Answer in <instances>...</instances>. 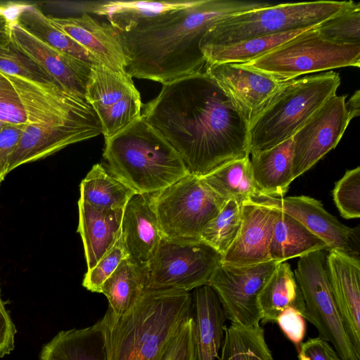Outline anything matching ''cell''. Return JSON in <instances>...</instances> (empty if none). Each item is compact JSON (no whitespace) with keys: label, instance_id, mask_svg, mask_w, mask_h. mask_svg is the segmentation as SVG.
Instances as JSON below:
<instances>
[{"label":"cell","instance_id":"obj_1","mask_svg":"<svg viewBox=\"0 0 360 360\" xmlns=\"http://www.w3.org/2000/svg\"><path fill=\"white\" fill-rule=\"evenodd\" d=\"M143 107V118L179 153L191 174L202 177L250 157L249 116L205 71L162 84Z\"/></svg>","mask_w":360,"mask_h":360},{"label":"cell","instance_id":"obj_2","mask_svg":"<svg viewBox=\"0 0 360 360\" xmlns=\"http://www.w3.org/2000/svg\"><path fill=\"white\" fill-rule=\"evenodd\" d=\"M271 4L237 0H199L191 6L143 20L127 32L115 30L131 77L162 84L205 71L200 44L217 22Z\"/></svg>","mask_w":360,"mask_h":360},{"label":"cell","instance_id":"obj_3","mask_svg":"<svg viewBox=\"0 0 360 360\" xmlns=\"http://www.w3.org/2000/svg\"><path fill=\"white\" fill-rule=\"evenodd\" d=\"M191 315L190 292L147 289L125 314L114 318L106 312L103 316L108 360H158Z\"/></svg>","mask_w":360,"mask_h":360},{"label":"cell","instance_id":"obj_4","mask_svg":"<svg viewBox=\"0 0 360 360\" xmlns=\"http://www.w3.org/2000/svg\"><path fill=\"white\" fill-rule=\"evenodd\" d=\"M107 169L136 194H153L190 174L179 153L141 116L105 140Z\"/></svg>","mask_w":360,"mask_h":360},{"label":"cell","instance_id":"obj_5","mask_svg":"<svg viewBox=\"0 0 360 360\" xmlns=\"http://www.w3.org/2000/svg\"><path fill=\"white\" fill-rule=\"evenodd\" d=\"M340 84L329 71L285 82L249 119L250 155L267 150L291 139Z\"/></svg>","mask_w":360,"mask_h":360},{"label":"cell","instance_id":"obj_6","mask_svg":"<svg viewBox=\"0 0 360 360\" xmlns=\"http://www.w3.org/2000/svg\"><path fill=\"white\" fill-rule=\"evenodd\" d=\"M353 1H317L269 5L221 19L202 39L200 49L251 38L310 29L333 17Z\"/></svg>","mask_w":360,"mask_h":360},{"label":"cell","instance_id":"obj_7","mask_svg":"<svg viewBox=\"0 0 360 360\" xmlns=\"http://www.w3.org/2000/svg\"><path fill=\"white\" fill-rule=\"evenodd\" d=\"M317 27L240 65L285 82L307 73L349 66L359 68L360 44L329 41L319 34Z\"/></svg>","mask_w":360,"mask_h":360},{"label":"cell","instance_id":"obj_8","mask_svg":"<svg viewBox=\"0 0 360 360\" xmlns=\"http://www.w3.org/2000/svg\"><path fill=\"white\" fill-rule=\"evenodd\" d=\"M327 250L299 257L293 273L302 292L304 318L318 330L319 337L333 345L344 360H360L345 328L333 292L327 264Z\"/></svg>","mask_w":360,"mask_h":360},{"label":"cell","instance_id":"obj_9","mask_svg":"<svg viewBox=\"0 0 360 360\" xmlns=\"http://www.w3.org/2000/svg\"><path fill=\"white\" fill-rule=\"evenodd\" d=\"M151 195L162 236L172 239H200L226 202L191 174Z\"/></svg>","mask_w":360,"mask_h":360},{"label":"cell","instance_id":"obj_10","mask_svg":"<svg viewBox=\"0 0 360 360\" xmlns=\"http://www.w3.org/2000/svg\"><path fill=\"white\" fill-rule=\"evenodd\" d=\"M222 255L201 239L162 236L148 264V289L190 292L209 285Z\"/></svg>","mask_w":360,"mask_h":360},{"label":"cell","instance_id":"obj_11","mask_svg":"<svg viewBox=\"0 0 360 360\" xmlns=\"http://www.w3.org/2000/svg\"><path fill=\"white\" fill-rule=\"evenodd\" d=\"M6 75L19 97L27 124L51 129L87 128L102 132L98 116L85 99L54 82Z\"/></svg>","mask_w":360,"mask_h":360},{"label":"cell","instance_id":"obj_12","mask_svg":"<svg viewBox=\"0 0 360 360\" xmlns=\"http://www.w3.org/2000/svg\"><path fill=\"white\" fill-rule=\"evenodd\" d=\"M85 99L96 112L105 140L141 117L143 103L132 77L103 65H93Z\"/></svg>","mask_w":360,"mask_h":360},{"label":"cell","instance_id":"obj_13","mask_svg":"<svg viewBox=\"0 0 360 360\" xmlns=\"http://www.w3.org/2000/svg\"><path fill=\"white\" fill-rule=\"evenodd\" d=\"M279 263L271 260L240 266L221 262L209 285L217 295L226 319L245 327L259 326L258 297Z\"/></svg>","mask_w":360,"mask_h":360},{"label":"cell","instance_id":"obj_14","mask_svg":"<svg viewBox=\"0 0 360 360\" xmlns=\"http://www.w3.org/2000/svg\"><path fill=\"white\" fill-rule=\"evenodd\" d=\"M346 96L330 97L292 137L293 180L335 148L350 120Z\"/></svg>","mask_w":360,"mask_h":360},{"label":"cell","instance_id":"obj_15","mask_svg":"<svg viewBox=\"0 0 360 360\" xmlns=\"http://www.w3.org/2000/svg\"><path fill=\"white\" fill-rule=\"evenodd\" d=\"M250 200L278 210L297 219L323 240L329 249L359 259L360 229L348 227L328 213L322 203L309 196L274 198L258 194Z\"/></svg>","mask_w":360,"mask_h":360},{"label":"cell","instance_id":"obj_16","mask_svg":"<svg viewBox=\"0 0 360 360\" xmlns=\"http://www.w3.org/2000/svg\"><path fill=\"white\" fill-rule=\"evenodd\" d=\"M11 38L16 47L44 71L54 83L66 91L85 99L86 86L93 65L51 47L18 22L11 27Z\"/></svg>","mask_w":360,"mask_h":360},{"label":"cell","instance_id":"obj_17","mask_svg":"<svg viewBox=\"0 0 360 360\" xmlns=\"http://www.w3.org/2000/svg\"><path fill=\"white\" fill-rule=\"evenodd\" d=\"M275 217V209L250 200L243 202L240 230L221 262L242 266L271 261L269 250Z\"/></svg>","mask_w":360,"mask_h":360},{"label":"cell","instance_id":"obj_18","mask_svg":"<svg viewBox=\"0 0 360 360\" xmlns=\"http://www.w3.org/2000/svg\"><path fill=\"white\" fill-rule=\"evenodd\" d=\"M327 264L334 297L345 328L360 352V260L330 249Z\"/></svg>","mask_w":360,"mask_h":360},{"label":"cell","instance_id":"obj_19","mask_svg":"<svg viewBox=\"0 0 360 360\" xmlns=\"http://www.w3.org/2000/svg\"><path fill=\"white\" fill-rule=\"evenodd\" d=\"M205 72L236 102L249 119L285 82L240 64L206 63Z\"/></svg>","mask_w":360,"mask_h":360},{"label":"cell","instance_id":"obj_20","mask_svg":"<svg viewBox=\"0 0 360 360\" xmlns=\"http://www.w3.org/2000/svg\"><path fill=\"white\" fill-rule=\"evenodd\" d=\"M121 236L127 258L146 266L162 237L151 194H135L123 212Z\"/></svg>","mask_w":360,"mask_h":360},{"label":"cell","instance_id":"obj_21","mask_svg":"<svg viewBox=\"0 0 360 360\" xmlns=\"http://www.w3.org/2000/svg\"><path fill=\"white\" fill-rule=\"evenodd\" d=\"M51 23L71 37L100 63L115 71L126 72V61L115 29L86 13L78 17H49ZM127 73V72H126Z\"/></svg>","mask_w":360,"mask_h":360},{"label":"cell","instance_id":"obj_22","mask_svg":"<svg viewBox=\"0 0 360 360\" xmlns=\"http://www.w3.org/2000/svg\"><path fill=\"white\" fill-rule=\"evenodd\" d=\"M191 295L195 360H219L226 320L219 299L209 285L196 288Z\"/></svg>","mask_w":360,"mask_h":360},{"label":"cell","instance_id":"obj_23","mask_svg":"<svg viewBox=\"0 0 360 360\" xmlns=\"http://www.w3.org/2000/svg\"><path fill=\"white\" fill-rule=\"evenodd\" d=\"M87 128L51 129L27 124L11 157L8 173L16 167L46 158L66 146L101 134Z\"/></svg>","mask_w":360,"mask_h":360},{"label":"cell","instance_id":"obj_24","mask_svg":"<svg viewBox=\"0 0 360 360\" xmlns=\"http://www.w3.org/2000/svg\"><path fill=\"white\" fill-rule=\"evenodd\" d=\"M40 360H108L105 323L60 331L46 344Z\"/></svg>","mask_w":360,"mask_h":360},{"label":"cell","instance_id":"obj_25","mask_svg":"<svg viewBox=\"0 0 360 360\" xmlns=\"http://www.w3.org/2000/svg\"><path fill=\"white\" fill-rule=\"evenodd\" d=\"M77 231L84 245L87 270L91 269L121 235L124 210L103 212L78 200Z\"/></svg>","mask_w":360,"mask_h":360},{"label":"cell","instance_id":"obj_26","mask_svg":"<svg viewBox=\"0 0 360 360\" xmlns=\"http://www.w3.org/2000/svg\"><path fill=\"white\" fill-rule=\"evenodd\" d=\"M292 138L250 158L255 185L260 194L282 198L292 179Z\"/></svg>","mask_w":360,"mask_h":360},{"label":"cell","instance_id":"obj_27","mask_svg":"<svg viewBox=\"0 0 360 360\" xmlns=\"http://www.w3.org/2000/svg\"><path fill=\"white\" fill-rule=\"evenodd\" d=\"M258 307L263 325L276 323L280 314L288 308L295 309L304 317L303 296L288 262L279 263L263 287L258 297Z\"/></svg>","mask_w":360,"mask_h":360},{"label":"cell","instance_id":"obj_28","mask_svg":"<svg viewBox=\"0 0 360 360\" xmlns=\"http://www.w3.org/2000/svg\"><path fill=\"white\" fill-rule=\"evenodd\" d=\"M148 267L124 259L101 288L108 299L107 313L117 318L127 313L148 289Z\"/></svg>","mask_w":360,"mask_h":360},{"label":"cell","instance_id":"obj_29","mask_svg":"<svg viewBox=\"0 0 360 360\" xmlns=\"http://www.w3.org/2000/svg\"><path fill=\"white\" fill-rule=\"evenodd\" d=\"M275 210L269 250L271 260L283 262L314 251L330 250L323 240L297 219L278 210Z\"/></svg>","mask_w":360,"mask_h":360},{"label":"cell","instance_id":"obj_30","mask_svg":"<svg viewBox=\"0 0 360 360\" xmlns=\"http://www.w3.org/2000/svg\"><path fill=\"white\" fill-rule=\"evenodd\" d=\"M199 0L177 1H107L98 4L92 10L107 18L115 30L127 32L139 22L196 4Z\"/></svg>","mask_w":360,"mask_h":360},{"label":"cell","instance_id":"obj_31","mask_svg":"<svg viewBox=\"0 0 360 360\" xmlns=\"http://www.w3.org/2000/svg\"><path fill=\"white\" fill-rule=\"evenodd\" d=\"M79 200L103 212L124 210L136 194L102 164L94 165L79 185Z\"/></svg>","mask_w":360,"mask_h":360},{"label":"cell","instance_id":"obj_32","mask_svg":"<svg viewBox=\"0 0 360 360\" xmlns=\"http://www.w3.org/2000/svg\"><path fill=\"white\" fill-rule=\"evenodd\" d=\"M219 196L240 205L259 194L255 185L250 157L236 160L200 177Z\"/></svg>","mask_w":360,"mask_h":360},{"label":"cell","instance_id":"obj_33","mask_svg":"<svg viewBox=\"0 0 360 360\" xmlns=\"http://www.w3.org/2000/svg\"><path fill=\"white\" fill-rule=\"evenodd\" d=\"M311 29V28H310ZM309 29L258 37L231 45L201 49L206 63L242 64L258 58Z\"/></svg>","mask_w":360,"mask_h":360},{"label":"cell","instance_id":"obj_34","mask_svg":"<svg viewBox=\"0 0 360 360\" xmlns=\"http://www.w3.org/2000/svg\"><path fill=\"white\" fill-rule=\"evenodd\" d=\"M18 22L33 36L51 47L90 65L98 60L68 35L54 27L49 17L34 4L20 13Z\"/></svg>","mask_w":360,"mask_h":360},{"label":"cell","instance_id":"obj_35","mask_svg":"<svg viewBox=\"0 0 360 360\" xmlns=\"http://www.w3.org/2000/svg\"><path fill=\"white\" fill-rule=\"evenodd\" d=\"M219 360H274L264 329L231 323L225 327Z\"/></svg>","mask_w":360,"mask_h":360},{"label":"cell","instance_id":"obj_36","mask_svg":"<svg viewBox=\"0 0 360 360\" xmlns=\"http://www.w3.org/2000/svg\"><path fill=\"white\" fill-rule=\"evenodd\" d=\"M13 24L0 13V71L6 75H17L38 82H53L44 71L14 44L11 38Z\"/></svg>","mask_w":360,"mask_h":360},{"label":"cell","instance_id":"obj_37","mask_svg":"<svg viewBox=\"0 0 360 360\" xmlns=\"http://www.w3.org/2000/svg\"><path fill=\"white\" fill-rule=\"evenodd\" d=\"M241 219L242 205L235 200H229L218 214L205 226L200 239L223 257L238 233Z\"/></svg>","mask_w":360,"mask_h":360},{"label":"cell","instance_id":"obj_38","mask_svg":"<svg viewBox=\"0 0 360 360\" xmlns=\"http://www.w3.org/2000/svg\"><path fill=\"white\" fill-rule=\"evenodd\" d=\"M325 39L338 43L360 44V4L353 2L317 27Z\"/></svg>","mask_w":360,"mask_h":360},{"label":"cell","instance_id":"obj_39","mask_svg":"<svg viewBox=\"0 0 360 360\" xmlns=\"http://www.w3.org/2000/svg\"><path fill=\"white\" fill-rule=\"evenodd\" d=\"M333 200L341 216L345 219L360 217V167L347 170L335 183Z\"/></svg>","mask_w":360,"mask_h":360},{"label":"cell","instance_id":"obj_40","mask_svg":"<svg viewBox=\"0 0 360 360\" xmlns=\"http://www.w3.org/2000/svg\"><path fill=\"white\" fill-rule=\"evenodd\" d=\"M127 257H128L127 254L120 235L113 246L94 267L86 271L82 281L83 287L92 292L101 293V288L105 281L115 271L120 263Z\"/></svg>","mask_w":360,"mask_h":360},{"label":"cell","instance_id":"obj_41","mask_svg":"<svg viewBox=\"0 0 360 360\" xmlns=\"http://www.w3.org/2000/svg\"><path fill=\"white\" fill-rule=\"evenodd\" d=\"M158 360H195L194 322L186 319L172 337Z\"/></svg>","mask_w":360,"mask_h":360},{"label":"cell","instance_id":"obj_42","mask_svg":"<svg viewBox=\"0 0 360 360\" xmlns=\"http://www.w3.org/2000/svg\"><path fill=\"white\" fill-rule=\"evenodd\" d=\"M0 120L10 124H27L19 97L8 76L0 71Z\"/></svg>","mask_w":360,"mask_h":360},{"label":"cell","instance_id":"obj_43","mask_svg":"<svg viewBox=\"0 0 360 360\" xmlns=\"http://www.w3.org/2000/svg\"><path fill=\"white\" fill-rule=\"evenodd\" d=\"M27 124H7L0 132V182L8 174L11 159Z\"/></svg>","mask_w":360,"mask_h":360},{"label":"cell","instance_id":"obj_44","mask_svg":"<svg viewBox=\"0 0 360 360\" xmlns=\"http://www.w3.org/2000/svg\"><path fill=\"white\" fill-rule=\"evenodd\" d=\"M276 323L298 349L306 335V322L303 316L295 309L288 308L280 314Z\"/></svg>","mask_w":360,"mask_h":360},{"label":"cell","instance_id":"obj_45","mask_svg":"<svg viewBox=\"0 0 360 360\" xmlns=\"http://www.w3.org/2000/svg\"><path fill=\"white\" fill-rule=\"evenodd\" d=\"M299 360H344L329 342L321 338L302 342L298 349Z\"/></svg>","mask_w":360,"mask_h":360},{"label":"cell","instance_id":"obj_46","mask_svg":"<svg viewBox=\"0 0 360 360\" xmlns=\"http://www.w3.org/2000/svg\"><path fill=\"white\" fill-rule=\"evenodd\" d=\"M15 333V326L0 292V357L9 354L13 350Z\"/></svg>","mask_w":360,"mask_h":360},{"label":"cell","instance_id":"obj_47","mask_svg":"<svg viewBox=\"0 0 360 360\" xmlns=\"http://www.w3.org/2000/svg\"><path fill=\"white\" fill-rule=\"evenodd\" d=\"M346 109L349 115L350 121L359 116L360 114V91L356 90L349 99V101L345 103Z\"/></svg>","mask_w":360,"mask_h":360},{"label":"cell","instance_id":"obj_48","mask_svg":"<svg viewBox=\"0 0 360 360\" xmlns=\"http://www.w3.org/2000/svg\"><path fill=\"white\" fill-rule=\"evenodd\" d=\"M7 124H8V123L0 120V132L7 125Z\"/></svg>","mask_w":360,"mask_h":360},{"label":"cell","instance_id":"obj_49","mask_svg":"<svg viewBox=\"0 0 360 360\" xmlns=\"http://www.w3.org/2000/svg\"><path fill=\"white\" fill-rule=\"evenodd\" d=\"M1 182H0V185H1Z\"/></svg>","mask_w":360,"mask_h":360}]
</instances>
